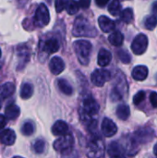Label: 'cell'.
I'll use <instances>...</instances> for the list:
<instances>
[{
  "instance_id": "f35d334b",
  "label": "cell",
  "mask_w": 157,
  "mask_h": 158,
  "mask_svg": "<svg viewBox=\"0 0 157 158\" xmlns=\"http://www.w3.org/2000/svg\"><path fill=\"white\" fill-rule=\"evenodd\" d=\"M152 9H153V12H155V13H156L157 14V1H155V2L153 4Z\"/></svg>"
},
{
  "instance_id": "d6a6232c",
  "label": "cell",
  "mask_w": 157,
  "mask_h": 158,
  "mask_svg": "<svg viewBox=\"0 0 157 158\" xmlns=\"http://www.w3.org/2000/svg\"><path fill=\"white\" fill-rule=\"evenodd\" d=\"M145 99V93L143 91L138 92V94H136L133 97V104L138 106L140 105L143 100Z\"/></svg>"
},
{
  "instance_id": "836d02e7",
  "label": "cell",
  "mask_w": 157,
  "mask_h": 158,
  "mask_svg": "<svg viewBox=\"0 0 157 158\" xmlns=\"http://www.w3.org/2000/svg\"><path fill=\"white\" fill-rule=\"evenodd\" d=\"M66 3H67V0H56L55 1V7L57 13H61L64 10L66 6Z\"/></svg>"
},
{
  "instance_id": "d4e9b609",
  "label": "cell",
  "mask_w": 157,
  "mask_h": 158,
  "mask_svg": "<svg viewBox=\"0 0 157 158\" xmlns=\"http://www.w3.org/2000/svg\"><path fill=\"white\" fill-rule=\"evenodd\" d=\"M117 116L119 119L121 120H127L130 117V106L128 105H119L117 108Z\"/></svg>"
},
{
  "instance_id": "f1b7e54d",
  "label": "cell",
  "mask_w": 157,
  "mask_h": 158,
  "mask_svg": "<svg viewBox=\"0 0 157 158\" xmlns=\"http://www.w3.org/2000/svg\"><path fill=\"white\" fill-rule=\"evenodd\" d=\"M35 131V126L31 121H26L21 127V133L25 136H31Z\"/></svg>"
},
{
  "instance_id": "5bb4252c",
  "label": "cell",
  "mask_w": 157,
  "mask_h": 158,
  "mask_svg": "<svg viewBox=\"0 0 157 158\" xmlns=\"http://www.w3.org/2000/svg\"><path fill=\"white\" fill-rule=\"evenodd\" d=\"M98 23H99V27L100 29L104 31V32H112L115 28H116V23L114 20H112L111 19H109L106 16H100L98 19Z\"/></svg>"
},
{
  "instance_id": "8d00e7d4",
  "label": "cell",
  "mask_w": 157,
  "mask_h": 158,
  "mask_svg": "<svg viewBox=\"0 0 157 158\" xmlns=\"http://www.w3.org/2000/svg\"><path fill=\"white\" fill-rule=\"evenodd\" d=\"M6 124V118L4 115H0V129H3Z\"/></svg>"
},
{
  "instance_id": "484cf974",
  "label": "cell",
  "mask_w": 157,
  "mask_h": 158,
  "mask_svg": "<svg viewBox=\"0 0 157 158\" xmlns=\"http://www.w3.org/2000/svg\"><path fill=\"white\" fill-rule=\"evenodd\" d=\"M120 14V19L125 23H130L133 20V10L130 7L125 8L124 10H121Z\"/></svg>"
},
{
  "instance_id": "603a6c76",
  "label": "cell",
  "mask_w": 157,
  "mask_h": 158,
  "mask_svg": "<svg viewBox=\"0 0 157 158\" xmlns=\"http://www.w3.org/2000/svg\"><path fill=\"white\" fill-rule=\"evenodd\" d=\"M108 40H109V43L112 45H114V46H121L123 42H124V36L120 31H117L112 32L109 35Z\"/></svg>"
},
{
  "instance_id": "52a82bcc",
  "label": "cell",
  "mask_w": 157,
  "mask_h": 158,
  "mask_svg": "<svg viewBox=\"0 0 157 158\" xmlns=\"http://www.w3.org/2000/svg\"><path fill=\"white\" fill-rule=\"evenodd\" d=\"M147 46H148V37L143 33H140L134 38L131 44V50L135 55L140 56L145 53V51L147 50Z\"/></svg>"
},
{
  "instance_id": "9a60e30c",
  "label": "cell",
  "mask_w": 157,
  "mask_h": 158,
  "mask_svg": "<svg viewBox=\"0 0 157 158\" xmlns=\"http://www.w3.org/2000/svg\"><path fill=\"white\" fill-rule=\"evenodd\" d=\"M124 147L118 142H112L108 145L107 153L111 157H123L125 156Z\"/></svg>"
},
{
  "instance_id": "2e32d148",
  "label": "cell",
  "mask_w": 157,
  "mask_h": 158,
  "mask_svg": "<svg viewBox=\"0 0 157 158\" xmlns=\"http://www.w3.org/2000/svg\"><path fill=\"white\" fill-rule=\"evenodd\" d=\"M0 141L5 145H13L16 142V134L12 130L6 129L1 132Z\"/></svg>"
},
{
  "instance_id": "83f0119b",
  "label": "cell",
  "mask_w": 157,
  "mask_h": 158,
  "mask_svg": "<svg viewBox=\"0 0 157 158\" xmlns=\"http://www.w3.org/2000/svg\"><path fill=\"white\" fill-rule=\"evenodd\" d=\"M108 11L112 16H118L121 12V4L119 0H113L108 6Z\"/></svg>"
},
{
  "instance_id": "ffe728a7",
  "label": "cell",
  "mask_w": 157,
  "mask_h": 158,
  "mask_svg": "<svg viewBox=\"0 0 157 158\" xmlns=\"http://www.w3.org/2000/svg\"><path fill=\"white\" fill-rule=\"evenodd\" d=\"M20 114V109L19 107L17 106V105H14V104H11L9 106H7L5 109V116L6 118L10 119V120H13V119H16Z\"/></svg>"
},
{
  "instance_id": "ba28073f",
  "label": "cell",
  "mask_w": 157,
  "mask_h": 158,
  "mask_svg": "<svg viewBox=\"0 0 157 158\" xmlns=\"http://www.w3.org/2000/svg\"><path fill=\"white\" fill-rule=\"evenodd\" d=\"M40 48L43 53L46 54V56H47L49 54H54L59 50L60 43H59L57 38L49 37V38H46L45 40L41 41Z\"/></svg>"
},
{
  "instance_id": "7c38bea8",
  "label": "cell",
  "mask_w": 157,
  "mask_h": 158,
  "mask_svg": "<svg viewBox=\"0 0 157 158\" xmlns=\"http://www.w3.org/2000/svg\"><path fill=\"white\" fill-rule=\"evenodd\" d=\"M102 132L105 137H112L118 132V127L108 118H105L102 122Z\"/></svg>"
},
{
  "instance_id": "30bf717a",
  "label": "cell",
  "mask_w": 157,
  "mask_h": 158,
  "mask_svg": "<svg viewBox=\"0 0 157 158\" xmlns=\"http://www.w3.org/2000/svg\"><path fill=\"white\" fill-rule=\"evenodd\" d=\"M111 79V73L107 69H95L92 75H91V81L92 82L97 86V87H102L104 84L108 81Z\"/></svg>"
},
{
  "instance_id": "4316f807",
  "label": "cell",
  "mask_w": 157,
  "mask_h": 158,
  "mask_svg": "<svg viewBox=\"0 0 157 158\" xmlns=\"http://www.w3.org/2000/svg\"><path fill=\"white\" fill-rule=\"evenodd\" d=\"M66 10L69 15H75L76 13H78L80 6L79 3L76 0H68L66 3Z\"/></svg>"
},
{
  "instance_id": "8992f818",
  "label": "cell",
  "mask_w": 157,
  "mask_h": 158,
  "mask_svg": "<svg viewBox=\"0 0 157 158\" xmlns=\"http://www.w3.org/2000/svg\"><path fill=\"white\" fill-rule=\"evenodd\" d=\"M87 156L89 157H103L105 156V144L100 138H94L89 143Z\"/></svg>"
},
{
  "instance_id": "e0dca14e",
  "label": "cell",
  "mask_w": 157,
  "mask_h": 158,
  "mask_svg": "<svg viewBox=\"0 0 157 158\" xmlns=\"http://www.w3.org/2000/svg\"><path fill=\"white\" fill-rule=\"evenodd\" d=\"M111 60H112V54L110 51H108L105 48H103L99 51L97 62L100 67H106L107 65L110 64Z\"/></svg>"
},
{
  "instance_id": "60d3db41",
  "label": "cell",
  "mask_w": 157,
  "mask_h": 158,
  "mask_svg": "<svg viewBox=\"0 0 157 158\" xmlns=\"http://www.w3.org/2000/svg\"><path fill=\"white\" fill-rule=\"evenodd\" d=\"M1 54H2V52H1V49H0V57H1Z\"/></svg>"
},
{
  "instance_id": "7402d4cb",
  "label": "cell",
  "mask_w": 157,
  "mask_h": 158,
  "mask_svg": "<svg viewBox=\"0 0 157 158\" xmlns=\"http://www.w3.org/2000/svg\"><path fill=\"white\" fill-rule=\"evenodd\" d=\"M16 90L15 84L12 82H6L0 87V96L2 98H6L11 96Z\"/></svg>"
},
{
  "instance_id": "5b68a950",
  "label": "cell",
  "mask_w": 157,
  "mask_h": 158,
  "mask_svg": "<svg viewBox=\"0 0 157 158\" xmlns=\"http://www.w3.org/2000/svg\"><path fill=\"white\" fill-rule=\"evenodd\" d=\"M33 22H34V25L39 28L44 27L48 25V23L50 22L49 10H48V7L44 4L42 3L38 6L35 11L34 17H33Z\"/></svg>"
},
{
  "instance_id": "1f68e13d",
  "label": "cell",
  "mask_w": 157,
  "mask_h": 158,
  "mask_svg": "<svg viewBox=\"0 0 157 158\" xmlns=\"http://www.w3.org/2000/svg\"><path fill=\"white\" fill-rule=\"evenodd\" d=\"M118 58L121 60V62H123V63H125V64L130 63V60H131V56H130V54H129L126 50H124V49H120L119 51H118Z\"/></svg>"
},
{
  "instance_id": "ab89813d",
  "label": "cell",
  "mask_w": 157,
  "mask_h": 158,
  "mask_svg": "<svg viewBox=\"0 0 157 158\" xmlns=\"http://www.w3.org/2000/svg\"><path fill=\"white\" fill-rule=\"evenodd\" d=\"M154 153H155V155L157 156V143L155 145V147H154Z\"/></svg>"
},
{
  "instance_id": "f546056e",
  "label": "cell",
  "mask_w": 157,
  "mask_h": 158,
  "mask_svg": "<svg viewBox=\"0 0 157 158\" xmlns=\"http://www.w3.org/2000/svg\"><path fill=\"white\" fill-rule=\"evenodd\" d=\"M45 147H46V143L43 141V140H36L34 143H33V145H32V149L34 151L35 154H43L44 153L45 151Z\"/></svg>"
},
{
  "instance_id": "cb8c5ba5",
  "label": "cell",
  "mask_w": 157,
  "mask_h": 158,
  "mask_svg": "<svg viewBox=\"0 0 157 158\" xmlns=\"http://www.w3.org/2000/svg\"><path fill=\"white\" fill-rule=\"evenodd\" d=\"M33 94V86L32 84L29 83V82H25L21 85L20 87V92H19V95L22 99L27 100L30 97H31Z\"/></svg>"
},
{
  "instance_id": "6da1fadb",
  "label": "cell",
  "mask_w": 157,
  "mask_h": 158,
  "mask_svg": "<svg viewBox=\"0 0 157 158\" xmlns=\"http://www.w3.org/2000/svg\"><path fill=\"white\" fill-rule=\"evenodd\" d=\"M72 34L76 37H95L97 30L86 18L79 16L74 21Z\"/></svg>"
},
{
  "instance_id": "44dd1931",
  "label": "cell",
  "mask_w": 157,
  "mask_h": 158,
  "mask_svg": "<svg viewBox=\"0 0 157 158\" xmlns=\"http://www.w3.org/2000/svg\"><path fill=\"white\" fill-rule=\"evenodd\" d=\"M56 83H57V87H58L59 91L62 94H64L66 95H71L73 94V88H72V86L69 84V82L67 80H65V79H58Z\"/></svg>"
},
{
  "instance_id": "d590c367",
  "label": "cell",
  "mask_w": 157,
  "mask_h": 158,
  "mask_svg": "<svg viewBox=\"0 0 157 158\" xmlns=\"http://www.w3.org/2000/svg\"><path fill=\"white\" fill-rule=\"evenodd\" d=\"M78 3H79L80 7H81L83 9H87L91 6V0H79Z\"/></svg>"
},
{
  "instance_id": "277c9868",
  "label": "cell",
  "mask_w": 157,
  "mask_h": 158,
  "mask_svg": "<svg viewBox=\"0 0 157 158\" xmlns=\"http://www.w3.org/2000/svg\"><path fill=\"white\" fill-rule=\"evenodd\" d=\"M54 149L61 154V155H68L69 154L74 147V139L71 134H64L60 136L54 142Z\"/></svg>"
},
{
  "instance_id": "9c48e42d",
  "label": "cell",
  "mask_w": 157,
  "mask_h": 158,
  "mask_svg": "<svg viewBox=\"0 0 157 158\" xmlns=\"http://www.w3.org/2000/svg\"><path fill=\"white\" fill-rule=\"evenodd\" d=\"M17 56H18V70H20L25 68L31 58L30 49L26 44H19L17 48Z\"/></svg>"
},
{
  "instance_id": "3957f363",
  "label": "cell",
  "mask_w": 157,
  "mask_h": 158,
  "mask_svg": "<svg viewBox=\"0 0 157 158\" xmlns=\"http://www.w3.org/2000/svg\"><path fill=\"white\" fill-rule=\"evenodd\" d=\"M74 49L77 55V58L80 63L83 66L88 65L90 61V56L92 53L93 45L89 41L86 40H79L74 43Z\"/></svg>"
},
{
  "instance_id": "4fadbf2b",
  "label": "cell",
  "mask_w": 157,
  "mask_h": 158,
  "mask_svg": "<svg viewBox=\"0 0 157 158\" xmlns=\"http://www.w3.org/2000/svg\"><path fill=\"white\" fill-rule=\"evenodd\" d=\"M49 69L54 75H59L65 69V63L61 57L54 56L49 62Z\"/></svg>"
},
{
  "instance_id": "74e56055",
  "label": "cell",
  "mask_w": 157,
  "mask_h": 158,
  "mask_svg": "<svg viewBox=\"0 0 157 158\" xmlns=\"http://www.w3.org/2000/svg\"><path fill=\"white\" fill-rule=\"evenodd\" d=\"M108 2H109V0H95L96 5L100 7H104L105 6H106V4Z\"/></svg>"
},
{
  "instance_id": "4dcf8cb0",
  "label": "cell",
  "mask_w": 157,
  "mask_h": 158,
  "mask_svg": "<svg viewBox=\"0 0 157 158\" xmlns=\"http://www.w3.org/2000/svg\"><path fill=\"white\" fill-rule=\"evenodd\" d=\"M157 25V17L155 15L148 16L144 20V26L147 30H154Z\"/></svg>"
},
{
  "instance_id": "d6986e66",
  "label": "cell",
  "mask_w": 157,
  "mask_h": 158,
  "mask_svg": "<svg viewBox=\"0 0 157 158\" xmlns=\"http://www.w3.org/2000/svg\"><path fill=\"white\" fill-rule=\"evenodd\" d=\"M68 131V124L63 120H57L52 127V133L56 136H62Z\"/></svg>"
},
{
  "instance_id": "8fae6325",
  "label": "cell",
  "mask_w": 157,
  "mask_h": 158,
  "mask_svg": "<svg viewBox=\"0 0 157 158\" xmlns=\"http://www.w3.org/2000/svg\"><path fill=\"white\" fill-rule=\"evenodd\" d=\"M155 132L152 129L146 128L137 131L134 135L131 137L137 143H145L154 139Z\"/></svg>"
},
{
  "instance_id": "e575fe53",
  "label": "cell",
  "mask_w": 157,
  "mask_h": 158,
  "mask_svg": "<svg viewBox=\"0 0 157 158\" xmlns=\"http://www.w3.org/2000/svg\"><path fill=\"white\" fill-rule=\"evenodd\" d=\"M150 102L153 106V107L157 108V93L156 92H153L150 94Z\"/></svg>"
},
{
  "instance_id": "ac0fdd59",
  "label": "cell",
  "mask_w": 157,
  "mask_h": 158,
  "mask_svg": "<svg viewBox=\"0 0 157 158\" xmlns=\"http://www.w3.org/2000/svg\"><path fill=\"white\" fill-rule=\"evenodd\" d=\"M131 75L135 81H144L148 76V69L147 67L143 66V65L137 66L133 69Z\"/></svg>"
},
{
  "instance_id": "7a4b0ae2",
  "label": "cell",
  "mask_w": 157,
  "mask_h": 158,
  "mask_svg": "<svg viewBox=\"0 0 157 158\" xmlns=\"http://www.w3.org/2000/svg\"><path fill=\"white\" fill-rule=\"evenodd\" d=\"M98 112H99V105L91 95L85 97L82 100L80 108V116L81 121L87 124L92 123L93 120L92 119V117L98 114Z\"/></svg>"
}]
</instances>
